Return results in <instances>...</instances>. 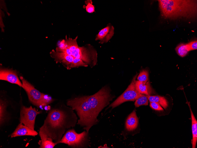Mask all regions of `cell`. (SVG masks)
<instances>
[{
  "mask_svg": "<svg viewBox=\"0 0 197 148\" xmlns=\"http://www.w3.org/2000/svg\"><path fill=\"white\" fill-rule=\"evenodd\" d=\"M111 98L109 89L105 86L93 95L70 99L67 104L76 112L79 117L77 124L88 133L90 128L98 121L99 113L109 104Z\"/></svg>",
  "mask_w": 197,
  "mask_h": 148,
  "instance_id": "cell-1",
  "label": "cell"
},
{
  "mask_svg": "<svg viewBox=\"0 0 197 148\" xmlns=\"http://www.w3.org/2000/svg\"><path fill=\"white\" fill-rule=\"evenodd\" d=\"M73 110L71 108L67 112L58 109L51 110L40 130L59 143L66 129L75 126L77 117Z\"/></svg>",
  "mask_w": 197,
  "mask_h": 148,
  "instance_id": "cell-2",
  "label": "cell"
},
{
  "mask_svg": "<svg viewBox=\"0 0 197 148\" xmlns=\"http://www.w3.org/2000/svg\"><path fill=\"white\" fill-rule=\"evenodd\" d=\"M159 8L165 18L176 19L195 18L197 16V0H158Z\"/></svg>",
  "mask_w": 197,
  "mask_h": 148,
  "instance_id": "cell-3",
  "label": "cell"
},
{
  "mask_svg": "<svg viewBox=\"0 0 197 148\" xmlns=\"http://www.w3.org/2000/svg\"><path fill=\"white\" fill-rule=\"evenodd\" d=\"M78 37L73 39L66 38L65 40L66 47L70 51L71 56L74 58L81 59L91 67L94 66L97 62L96 51L89 44L79 47L77 41Z\"/></svg>",
  "mask_w": 197,
  "mask_h": 148,
  "instance_id": "cell-4",
  "label": "cell"
},
{
  "mask_svg": "<svg viewBox=\"0 0 197 148\" xmlns=\"http://www.w3.org/2000/svg\"><path fill=\"white\" fill-rule=\"evenodd\" d=\"M20 79L22 83V87L27 93L29 101L33 104L38 107L44 106L52 102V98L37 90L22 77L20 76Z\"/></svg>",
  "mask_w": 197,
  "mask_h": 148,
  "instance_id": "cell-5",
  "label": "cell"
},
{
  "mask_svg": "<svg viewBox=\"0 0 197 148\" xmlns=\"http://www.w3.org/2000/svg\"><path fill=\"white\" fill-rule=\"evenodd\" d=\"M86 131L78 134L73 129L67 131L59 143L67 144L73 148H85L88 142V134Z\"/></svg>",
  "mask_w": 197,
  "mask_h": 148,
  "instance_id": "cell-6",
  "label": "cell"
},
{
  "mask_svg": "<svg viewBox=\"0 0 197 148\" xmlns=\"http://www.w3.org/2000/svg\"><path fill=\"white\" fill-rule=\"evenodd\" d=\"M136 74L133 77L130 84L124 92L112 103L109 107L112 108L116 107L124 102L127 101H134L140 94L137 90L136 86Z\"/></svg>",
  "mask_w": 197,
  "mask_h": 148,
  "instance_id": "cell-7",
  "label": "cell"
},
{
  "mask_svg": "<svg viewBox=\"0 0 197 148\" xmlns=\"http://www.w3.org/2000/svg\"><path fill=\"white\" fill-rule=\"evenodd\" d=\"M40 113L31 106L29 108L22 106L20 113V122L34 130L36 117Z\"/></svg>",
  "mask_w": 197,
  "mask_h": 148,
  "instance_id": "cell-8",
  "label": "cell"
},
{
  "mask_svg": "<svg viewBox=\"0 0 197 148\" xmlns=\"http://www.w3.org/2000/svg\"><path fill=\"white\" fill-rule=\"evenodd\" d=\"M50 54L56 62L62 63L68 69H71V66L74 58L73 56L54 50L52 51Z\"/></svg>",
  "mask_w": 197,
  "mask_h": 148,
  "instance_id": "cell-9",
  "label": "cell"
},
{
  "mask_svg": "<svg viewBox=\"0 0 197 148\" xmlns=\"http://www.w3.org/2000/svg\"><path fill=\"white\" fill-rule=\"evenodd\" d=\"M0 79L17 84L20 87L22 86V83L19 80L16 72L11 70L1 69Z\"/></svg>",
  "mask_w": 197,
  "mask_h": 148,
  "instance_id": "cell-10",
  "label": "cell"
},
{
  "mask_svg": "<svg viewBox=\"0 0 197 148\" xmlns=\"http://www.w3.org/2000/svg\"><path fill=\"white\" fill-rule=\"evenodd\" d=\"M114 33V28L110 24L101 29L96 35L95 40H99L101 44L108 42L112 37Z\"/></svg>",
  "mask_w": 197,
  "mask_h": 148,
  "instance_id": "cell-11",
  "label": "cell"
},
{
  "mask_svg": "<svg viewBox=\"0 0 197 148\" xmlns=\"http://www.w3.org/2000/svg\"><path fill=\"white\" fill-rule=\"evenodd\" d=\"M38 133L37 131L24 125H22V123H20L10 136L12 138L22 136H35Z\"/></svg>",
  "mask_w": 197,
  "mask_h": 148,
  "instance_id": "cell-12",
  "label": "cell"
},
{
  "mask_svg": "<svg viewBox=\"0 0 197 148\" xmlns=\"http://www.w3.org/2000/svg\"><path fill=\"white\" fill-rule=\"evenodd\" d=\"M138 119L135 111H133L128 116L126 122L127 129L131 131L135 129L137 127Z\"/></svg>",
  "mask_w": 197,
  "mask_h": 148,
  "instance_id": "cell-13",
  "label": "cell"
},
{
  "mask_svg": "<svg viewBox=\"0 0 197 148\" xmlns=\"http://www.w3.org/2000/svg\"><path fill=\"white\" fill-rule=\"evenodd\" d=\"M190 108L192 121V130L193 136L192 148H195L196 147L197 141V121Z\"/></svg>",
  "mask_w": 197,
  "mask_h": 148,
  "instance_id": "cell-14",
  "label": "cell"
},
{
  "mask_svg": "<svg viewBox=\"0 0 197 148\" xmlns=\"http://www.w3.org/2000/svg\"><path fill=\"white\" fill-rule=\"evenodd\" d=\"M39 134L41 139L40 148H53L57 144L53 142L52 139L48 137L43 133L40 132Z\"/></svg>",
  "mask_w": 197,
  "mask_h": 148,
  "instance_id": "cell-15",
  "label": "cell"
},
{
  "mask_svg": "<svg viewBox=\"0 0 197 148\" xmlns=\"http://www.w3.org/2000/svg\"><path fill=\"white\" fill-rule=\"evenodd\" d=\"M135 86L137 90L140 94L149 95L150 88L148 82L144 84L138 80L136 81Z\"/></svg>",
  "mask_w": 197,
  "mask_h": 148,
  "instance_id": "cell-16",
  "label": "cell"
},
{
  "mask_svg": "<svg viewBox=\"0 0 197 148\" xmlns=\"http://www.w3.org/2000/svg\"><path fill=\"white\" fill-rule=\"evenodd\" d=\"M148 98L150 102L157 103L165 109H166L168 107L167 101L164 97L158 95H149Z\"/></svg>",
  "mask_w": 197,
  "mask_h": 148,
  "instance_id": "cell-17",
  "label": "cell"
},
{
  "mask_svg": "<svg viewBox=\"0 0 197 148\" xmlns=\"http://www.w3.org/2000/svg\"><path fill=\"white\" fill-rule=\"evenodd\" d=\"M175 50L178 55L181 57L186 56L190 51L187 43L179 44L176 47Z\"/></svg>",
  "mask_w": 197,
  "mask_h": 148,
  "instance_id": "cell-18",
  "label": "cell"
},
{
  "mask_svg": "<svg viewBox=\"0 0 197 148\" xmlns=\"http://www.w3.org/2000/svg\"><path fill=\"white\" fill-rule=\"evenodd\" d=\"M148 95L140 94L136 100L135 106L138 107L142 105H147L148 103Z\"/></svg>",
  "mask_w": 197,
  "mask_h": 148,
  "instance_id": "cell-19",
  "label": "cell"
},
{
  "mask_svg": "<svg viewBox=\"0 0 197 148\" xmlns=\"http://www.w3.org/2000/svg\"><path fill=\"white\" fill-rule=\"evenodd\" d=\"M138 81L146 84L148 79V72L147 70H143L140 71L137 78Z\"/></svg>",
  "mask_w": 197,
  "mask_h": 148,
  "instance_id": "cell-20",
  "label": "cell"
},
{
  "mask_svg": "<svg viewBox=\"0 0 197 148\" xmlns=\"http://www.w3.org/2000/svg\"><path fill=\"white\" fill-rule=\"evenodd\" d=\"M88 65L80 58H74L70 68H74L82 66L85 67H87Z\"/></svg>",
  "mask_w": 197,
  "mask_h": 148,
  "instance_id": "cell-21",
  "label": "cell"
},
{
  "mask_svg": "<svg viewBox=\"0 0 197 148\" xmlns=\"http://www.w3.org/2000/svg\"><path fill=\"white\" fill-rule=\"evenodd\" d=\"M0 108V119L1 125L4 122L5 119V103L1 100Z\"/></svg>",
  "mask_w": 197,
  "mask_h": 148,
  "instance_id": "cell-22",
  "label": "cell"
},
{
  "mask_svg": "<svg viewBox=\"0 0 197 148\" xmlns=\"http://www.w3.org/2000/svg\"><path fill=\"white\" fill-rule=\"evenodd\" d=\"M86 4V11L89 13H92L94 12L95 8L92 4L91 0H87L85 1Z\"/></svg>",
  "mask_w": 197,
  "mask_h": 148,
  "instance_id": "cell-23",
  "label": "cell"
},
{
  "mask_svg": "<svg viewBox=\"0 0 197 148\" xmlns=\"http://www.w3.org/2000/svg\"><path fill=\"white\" fill-rule=\"evenodd\" d=\"M150 106L153 109L157 110H162L163 109L160 105L155 102H150Z\"/></svg>",
  "mask_w": 197,
  "mask_h": 148,
  "instance_id": "cell-24",
  "label": "cell"
},
{
  "mask_svg": "<svg viewBox=\"0 0 197 148\" xmlns=\"http://www.w3.org/2000/svg\"><path fill=\"white\" fill-rule=\"evenodd\" d=\"M190 51L196 50L197 49V40L193 41L188 43Z\"/></svg>",
  "mask_w": 197,
  "mask_h": 148,
  "instance_id": "cell-25",
  "label": "cell"
}]
</instances>
